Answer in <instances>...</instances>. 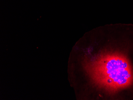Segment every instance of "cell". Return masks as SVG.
<instances>
[{
    "mask_svg": "<svg viewBox=\"0 0 133 100\" xmlns=\"http://www.w3.org/2000/svg\"><path fill=\"white\" fill-rule=\"evenodd\" d=\"M127 65L122 60H112L107 65L108 69L107 73L114 81L119 84L125 83L128 78L130 77L126 70Z\"/></svg>",
    "mask_w": 133,
    "mask_h": 100,
    "instance_id": "6da1fadb",
    "label": "cell"
}]
</instances>
